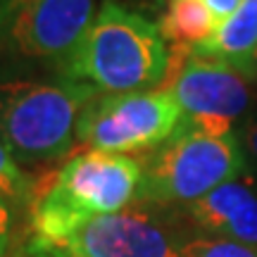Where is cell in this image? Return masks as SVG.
Listing matches in <instances>:
<instances>
[{
    "label": "cell",
    "instance_id": "9c48e42d",
    "mask_svg": "<svg viewBox=\"0 0 257 257\" xmlns=\"http://www.w3.org/2000/svg\"><path fill=\"white\" fill-rule=\"evenodd\" d=\"M186 214L193 226L214 238L257 248V188L240 176L186 205Z\"/></svg>",
    "mask_w": 257,
    "mask_h": 257
},
{
    "label": "cell",
    "instance_id": "ba28073f",
    "mask_svg": "<svg viewBox=\"0 0 257 257\" xmlns=\"http://www.w3.org/2000/svg\"><path fill=\"white\" fill-rule=\"evenodd\" d=\"M181 245L174 231L155 214L126 207L88 219L48 248L72 257H179Z\"/></svg>",
    "mask_w": 257,
    "mask_h": 257
},
{
    "label": "cell",
    "instance_id": "7c38bea8",
    "mask_svg": "<svg viewBox=\"0 0 257 257\" xmlns=\"http://www.w3.org/2000/svg\"><path fill=\"white\" fill-rule=\"evenodd\" d=\"M34 191H36V179L27 174L0 143V193L22 212L29 210L34 200Z\"/></svg>",
    "mask_w": 257,
    "mask_h": 257
},
{
    "label": "cell",
    "instance_id": "7a4b0ae2",
    "mask_svg": "<svg viewBox=\"0 0 257 257\" xmlns=\"http://www.w3.org/2000/svg\"><path fill=\"white\" fill-rule=\"evenodd\" d=\"M169 46L153 19L105 0L79 46L55 69L98 95L155 91L169 76Z\"/></svg>",
    "mask_w": 257,
    "mask_h": 257
},
{
    "label": "cell",
    "instance_id": "9a60e30c",
    "mask_svg": "<svg viewBox=\"0 0 257 257\" xmlns=\"http://www.w3.org/2000/svg\"><path fill=\"white\" fill-rule=\"evenodd\" d=\"M17 257H72V255L60 252V250H55V248H48V245H38V243L24 240V245L19 248Z\"/></svg>",
    "mask_w": 257,
    "mask_h": 257
},
{
    "label": "cell",
    "instance_id": "e0dca14e",
    "mask_svg": "<svg viewBox=\"0 0 257 257\" xmlns=\"http://www.w3.org/2000/svg\"><path fill=\"white\" fill-rule=\"evenodd\" d=\"M205 3L210 5V10L217 15V17L224 22L229 15H233V12L238 10V5L243 3V0H205Z\"/></svg>",
    "mask_w": 257,
    "mask_h": 257
},
{
    "label": "cell",
    "instance_id": "30bf717a",
    "mask_svg": "<svg viewBox=\"0 0 257 257\" xmlns=\"http://www.w3.org/2000/svg\"><path fill=\"white\" fill-rule=\"evenodd\" d=\"M219 24L221 19L205 0H167L165 15L157 22L172 57L191 55L217 34Z\"/></svg>",
    "mask_w": 257,
    "mask_h": 257
},
{
    "label": "cell",
    "instance_id": "277c9868",
    "mask_svg": "<svg viewBox=\"0 0 257 257\" xmlns=\"http://www.w3.org/2000/svg\"><path fill=\"white\" fill-rule=\"evenodd\" d=\"M138 200L143 205H191L245 174V150L236 134L214 136L181 121L174 136L141 160Z\"/></svg>",
    "mask_w": 257,
    "mask_h": 257
},
{
    "label": "cell",
    "instance_id": "3957f363",
    "mask_svg": "<svg viewBox=\"0 0 257 257\" xmlns=\"http://www.w3.org/2000/svg\"><path fill=\"white\" fill-rule=\"evenodd\" d=\"M95 95L60 72L43 79L0 64V143L22 169L62 160L72 153L79 117Z\"/></svg>",
    "mask_w": 257,
    "mask_h": 257
},
{
    "label": "cell",
    "instance_id": "6da1fadb",
    "mask_svg": "<svg viewBox=\"0 0 257 257\" xmlns=\"http://www.w3.org/2000/svg\"><path fill=\"white\" fill-rule=\"evenodd\" d=\"M141 176L138 157L100 150L72 155L60 169L36 181L27 240L55 245L88 219L126 210L138 200Z\"/></svg>",
    "mask_w": 257,
    "mask_h": 257
},
{
    "label": "cell",
    "instance_id": "8992f818",
    "mask_svg": "<svg viewBox=\"0 0 257 257\" xmlns=\"http://www.w3.org/2000/svg\"><path fill=\"white\" fill-rule=\"evenodd\" d=\"M93 0H0V64L60 69L95 17Z\"/></svg>",
    "mask_w": 257,
    "mask_h": 257
},
{
    "label": "cell",
    "instance_id": "d6986e66",
    "mask_svg": "<svg viewBox=\"0 0 257 257\" xmlns=\"http://www.w3.org/2000/svg\"><path fill=\"white\" fill-rule=\"evenodd\" d=\"M112 3H121V0H112ZM126 3H141V5H153V8H157L162 0H126Z\"/></svg>",
    "mask_w": 257,
    "mask_h": 257
},
{
    "label": "cell",
    "instance_id": "5b68a950",
    "mask_svg": "<svg viewBox=\"0 0 257 257\" xmlns=\"http://www.w3.org/2000/svg\"><path fill=\"white\" fill-rule=\"evenodd\" d=\"M184 112L167 88L95 95L76 124V141L88 150L131 155L150 153L174 136Z\"/></svg>",
    "mask_w": 257,
    "mask_h": 257
},
{
    "label": "cell",
    "instance_id": "5bb4252c",
    "mask_svg": "<svg viewBox=\"0 0 257 257\" xmlns=\"http://www.w3.org/2000/svg\"><path fill=\"white\" fill-rule=\"evenodd\" d=\"M17 207L0 193V257H8L17 233Z\"/></svg>",
    "mask_w": 257,
    "mask_h": 257
},
{
    "label": "cell",
    "instance_id": "2e32d148",
    "mask_svg": "<svg viewBox=\"0 0 257 257\" xmlns=\"http://www.w3.org/2000/svg\"><path fill=\"white\" fill-rule=\"evenodd\" d=\"M243 150H248L250 155L257 160V117H250L243 128Z\"/></svg>",
    "mask_w": 257,
    "mask_h": 257
},
{
    "label": "cell",
    "instance_id": "52a82bcc",
    "mask_svg": "<svg viewBox=\"0 0 257 257\" xmlns=\"http://www.w3.org/2000/svg\"><path fill=\"white\" fill-rule=\"evenodd\" d=\"M165 88L184 112V121L214 136L233 134V124L245 117L252 102L250 81L214 57H172Z\"/></svg>",
    "mask_w": 257,
    "mask_h": 257
},
{
    "label": "cell",
    "instance_id": "8fae6325",
    "mask_svg": "<svg viewBox=\"0 0 257 257\" xmlns=\"http://www.w3.org/2000/svg\"><path fill=\"white\" fill-rule=\"evenodd\" d=\"M257 48V0H243L238 10L229 15L217 29V34L195 48L191 55L214 57L240 69Z\"/></svg>",
    "mask_w": 257,
    "mask_h": 257
},
{
    "label": "cell",
    "instance_id": "ac0fdd59",
    "mask_svg": "<svg viewBox=\"0 0 257 257\" xmlns=\"http://www.w3.org/2000/svg\"><path fill=\"white\" fill-rule=\"evenodd\" d=\"M238 72L243 74L248 81H257V48H255V53L250 55V60L243 64V67H240Z\"/></svg>",
    "mask_w": 257,
    "mask_h": 257
},
{
    "label": "cell",
    "instance_id": "4fadbf2b",
    "mask_svg": "<svg viewBox=\"0 0 257 257\" xmlns=\"http://www.w3.org/2000/svg\"><path fill=\"white\" fill-rule=\"evenodd\" d=\"M179 257H257V250L243 245V243H236V240L207 236V238L184 240Z\"/></svg>",
    "mask_w": 257,
    "mask_h": 257
}]
</instances>
